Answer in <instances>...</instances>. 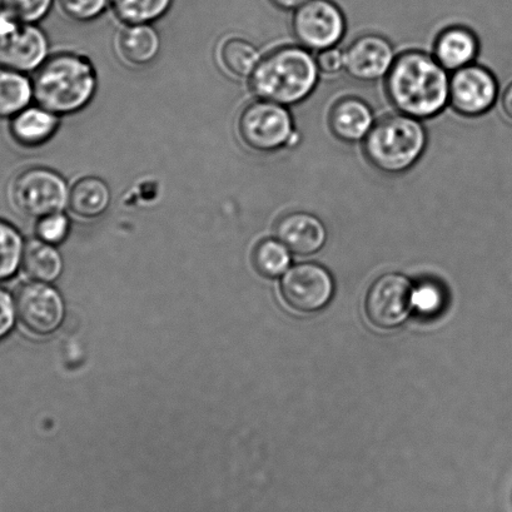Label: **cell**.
<instances>
[{
    "mask_svg": "<svg viewBox=\"0 0 512 512\" xmlns=\"http://www.w3.org/2000/svg\"><path fill=\"white\" fill-rule=\"evenodd\" d=\"M54 0H2V8L24 23L37 24L51 12Z\"/></svg>",
    "mask_w": 512,
    "mask_h": 512,
    "instance_id": "83f0119b",
    "label": "cell"
},
{
    "mask_svg": "<svg viewBox=\"0 0 512 512\" xmlns=\"http://www.w3.org/2000/svg\"><path fill=\"white\" fill-rule=\"evenodd\" d=\"M386 93L397 112L426 121L449 106V72L431 54L405 52L387 74Z\"/></svg>",
    "mask_w": 512,
    "mask_h": 512,
    "instance_id": "6da1fadb",
    "label": "cell"
},
{
    "mask_svg": "<svg viewBox=\"0 0 512 512\" xmlns=\"http://www.w3.org/2000/svg\"><path fill=\"white\" fill-rule=\"evenodd\" d=\"M32 82L38 106L61 117L81 112L91 104L98 89V74L91 59L62 52L49 57Z\"/></svg>",
    "mask_w": 512,
    "mask_h": 512,
    "instance_id": "7a4b0ae2",
    "label": "cell"
},
{
    "mask_svg": "<svg viewBox=\"0 0 512 512\" xmlns=\"http://www.w3.org/2000/svg\"><path fill=\"white\" fill-rule=\"evenodd\" d=\"M501 108L505 117L512 122V82L504 89L501 94Z\"/></svg>",
    "mask_w": 512,
    "mask_h": 512,
    "instance_id": "1f68e13d",
    "label": "cell"
},
{
    "mask_svg": "<svg viewBox=\"0 0 512 512\" xmlns=\"http://www.w3.org/2000/svg\"><path fill=\"white\" fill-rule=\"evenodd\" d=\"M277 240L296 255L311 256L327 242L325 223L312 213L298 211L281 218L276 227Z\"/></svg>",
    "mask_w": 512,
    "mask_h": 512,
    "instance_id": "5bb4252c",
    "label": "cell"
},
{
    "mask_svg": "<svg viewBox=\"0 0 512 512\" xmlns=\"http://www.w3.org/2000/svg\"><path fill=\"white\" fill-rule=\"evenodd\" d=\"M24 248L23 238L17 228L0 220V281L16 275L23 261Z\"/></svg>",
    "mask_w": 512,
    "mask_h": 512,
    "instance_id": "cb8c5ba5",
    "label": "cell"
},
{
    "mask_svg": "<svg viewBox=\"0 0 512 512\" xmlns=\"http://www.w3.org/2000/svg\"><path fill=\"white\" fill-rule=\"evenodd\" d=\"M16 311L11 295L4 290H0V340L11 332L14 326Z\"/></svg>",
    "mask_w": 512,
    "mask_h": 512,
    "instance_id": "4dcf8cb0",
    "label": "cell"
},
{
    "mask_svg": "<svg viewBox=\"0 0 512 512\" xmlns=\"http://www.w3.org/2000/svg\"><path fill=\"white\" fill-rule=\"evenodd\" d=\"M270 2L276 8L281 9V11L295 12L303 4L307 3L308 0H270Z\"/></svg>",
    "mask_w": 512,
    "mask_h": 512,
    "instance_id": "d6a6232c",
    "label": "cell"
},
{
    "mask_svg": "<svg viewBox=\"0 0 512 512\" xmlns=\"http://www.w3.org/2000/svg\"><path fill=\"white\" fill-rule=\"evenodd\" d=\"M411 283L400 273L377 278L366 295L365 311L372 325L391 330L402 325L412 306Z\"/></svg>",
    "mask_w": 512,
    "mask_h": 512,
    "instance_id": "30bf717a",
    "label": "cell"
},
{
    "mask_svg": "<svg viewBox=\"0 0 512 512\" xmlns=\"http://www.w3.org/2000/svg\"><path fill=\"white\" fill-rule=\"evenodd\" d=\"M237 131L247 148L260 153H273L290 147L297 136L295 121L288 108L263 99H257L242 109Z\"/></svg>",
    "mask_w": 512,
    "mask_h": 512,
    "instance_id": "5b68a950",
    "label": "cell"
},
{
    "mask_svg": "<svg viewBox=\"0 0 512 512\" xmlns=\"http://www.w3.org/2000/svg\"><path fill=\"white\" fill-rule=\"evenodd\" d=\"M69 191L71 188L67 181L58 172L46 167H33L14 178L11 198L19 212L38 220L66 210Z\"/></svg>",
    "mask_w": 512,
    "mask_h": 512,
    "instance_id": "8992f818",
    "label": "cell"
},
{
    "mask_svg": "<svg viewBox=\"0 0 512 512\" xmlns=\"http://www.w3.org/2000/svg\"><path fill=\"white\" fill-rule=\"evenodd\" d=\"M159 49L161 39L152 24H131L117 39L119 57L132 67L148 66L157 58Z\"/></svg>",
    "mask_w": 512,
    "mask_h": 512,
    "instance_id": "ac0fdd59",
    "label": "cell"
},
{
    "mask_svg": "<svg viewBox=\"0 0 512 512\" xmlns=\"http://www.w3.org/2000/svg\"><path fill=\"white\" fill-rule=\"evenodd\" d=\"M62 13L72 21H96L111 7L112 0H57Z\"/></svg>",
    "mask_w": 512,
    "mask_h": 512,
    "instance_id": "484cf974",
    "label": "cell"
},
{
    "mask_svg": "<svg viewBox=\"0 0 512 512\" xmlns=\"http://www.w3.org/2000/svg\"><path fill=\"white\" fill-rule=\"evenodd\" d=\"M282 296L293 310L313 313L325 308L335 292L330 272L316 263L290 268L281 282Z\"/></svg>",
    "mask_w": 512,
    "mask_h": 512,
    "instance_id": "8fae6325",
    "label": "cell"
},
{
    "mask_svg": "<svg viewBox=\"0 0 512 512\" xmlns=\"http://www.w3.org/2000/svg\"><path fill=\"white\" fill-rule=\"evenodd\" d=\"M316 58L303 47H283L262 57L250 77L258 99L292 107L305 102L320 81Z\"/></svg>",
    "mask_w": 512,
    "mask_h": 512,
    "instance_id": "3957f363",
    "label": "cell"
},
{
    "mask_svg": "<svg viewBox=\"0 0 512 512\" xmlns=\"http://www.w3.org/2000/svg\"><path fill=\"white\" fill-rule=\"evenodd\" d=\"M69 231H71V221L64 211L38 218L36 226L38 240L49 243V245L62 243L69 235Z\"/></svg>",
    "mask_w": 512,
    "mask_h": 512,
    "instance_id": "4316f807",
    "label": "cell"
},
{
    "mask_svg": "<svg viewBox=\"0 0 512 512\" xmlns=\"http://www.w3.org/2000/svg\"><path fill=\"white\" fill-rule=\"evenodd\" d=\"M17 311L27 330L37 335H49L61 326L64 303L54 288L43 283H29L18 293Z\"/></svg>",
    "mask_w": 512,
    "mask_h": 512,
    "instance_id": "4fadbf2b",
    "label": "cell"
},
{
    "mask_svg": "<svg viewBox=\"0 0 512 512\" xmlns=\"http://www.w3.org/2000/svg\"><path fill=\"white\" fill-rule=\"evenodd\" d=\"M48 58L46 33L0 8V64L22 73L36 72Z\"/></svg>",
    "mask_w": 512,
    "mask_h": 512,
    "instance_id": "52a82bcc",
    "label": "cell"
},
{
    "mask_svg": "<svg viewBox=\"0 0 512 512\" xmlns=\"http://www.w3.org/2000/svg\"><path fill=\"white\" fill-rule=\"evenodd\" d=\"M59 116L41 106L27 107L12 118L11 134L18 144L27 148L41 147L56 136Z\"/></svg>",
    "mask_w": 512,
    "mask_h": 512,
    "instance_id": "e0dca14e",
    "label": "cell"
},
{
    "mask_svg": "<svg viewBox=\"0 0 512 512\" xmlns=\"http://www.w3.org/2000/svg\"><path fill=\"white\" fill-rule=\"evenodd\" d=\"M33 98V82L26 73L0 67V118L17 116L29 107Z\"/></svg>",
    "mask_w": 512,
    "mask_h": 512,
    "instance_id": "44dd1931",
    "label": "cell"
},
{
    "mask_svg": "<svg viewBox=\"0 0 512 512\" xmlns=\"http://www.w3.org/2000/svg\"><path fill=\"white\" fill-rule=\"evenodd\" d=\"M499 83L489 69L470 64L451 74L450 106L461 116H484L499 99Z\"/></svg>",
    "mask_w": 512,
    "mask_h": 512,
    "instance_id": "9c48e42d",
    "label": "cell"
},
{
    "mask_svg": "<svg viewBox=\"0 0 512 512\" xmlns=\"http://www.w3.org/2000/svg\"><path fill=\"white\" fill-rule=\"evenodd\" d=\"M315 58L318 71L322 76L335 77L345 71V51L337 47L318 52Z\"/></svg>",
    "mask_w": 512,
    "mask_h": 512,
    "instance_id": "f546056e",
    "label": "cell"
},
{
    "mask_svg": "<svg viewBox=\"0 0 512 512\" xmlns=\"http://www.w3.org/2000/svg\"><path fill=\"white\" fill-rule=\"evenodd\" d=\"M173 0H112L111 8L119 21L131 24H152L166 16Z\"/></svg>",
    "mask_w": 512,
    "mask_h": 512,
    "instance_id": "603a6c76",
    "label": "cell"
},
{
    "mask_svg": "<svg viewBox=\"0 0 512 512\" xmlns=\"http://www.w3.org/2000/svg\"><path fill=\"white\" fill-rule=\"evenodd\" d=\"M111 201V190L107 183L102 178L88 176L71 187L68 207L74 215L84 220H94L108 211Z\"/></svg>",
    "mask_w": 512,
    "mask_h": 512,
    "instance_id": "d6986e66",
    "label": "cell"
},
{
    "mask_svg": "<svg viewBox=\"0 0 512 512\" xmlns=\"http://www.w3.org/2000/svg\"><path fill=\"white\" fill-rule=\"evenodd\" d=\"M427 147V132L420 119L392 114L376 122L364 141L369 162L385 175H402L420 161Z\"/></svg>",
    "mask_w": 512,
    "mask_h": 512,
    "instance_id": "277c9868",
    "label": "cell"
},
{
    "mask_svg": "<svg viewBox=\"0 0 512 512\" xmlns=\"http://www.w3.org/2000/svg\"><path fill=\"white\" fill-rule=\"evenodd\" d=\"M24 270L33 280L52 282L61 275L63 261L54 246L41 240H34L24 248Z\"/></svg>",
    "mask_w": 512,
    "mask_h": 512,
    "instance_id": "7402d4cb",
    "label": "cell"
},
{
    "mask_svg": "<svg viewBox=\"0 0 512 512\" xmlns=\"http://www.w3.org/2000/svg\"><path fill=\"white\" fill-rule=\"evenodd\" d=\"M396 61L392 44L379 34H365L345 51V72L355 81L375 83L385 79Z\"/></svg>",
    "mask_w": 512,
    "mask_h": 512,
    "instance_id": "7c38bea8",
    "label": "cell"
},
{
    "mask_svg": "<svg viewBox=\"0 0 512 512\" xmlns=\"http://www.w3.org/2000/svg\"><path fill=\"white\" fill-rule=\"evenodd\" d=\"M375 123L374 111L360 98L341 99L333 106L330 114L332 133L345 143L364 142Z\"/></svg>",
    "mask_w": 512,
    "mask_h": 512,
    "instance_id": "9a60e30c",
    "label": "cell"
},
{
    "mask_svg": "<svg viewBox=\"0 0 512 512\" xmlns=\"http://www.w3.org/2000/svg\"><path fill=\"white\" fill-rule=\"evenodd\" d=\"M442 302H444V298H442L440 288L431 285V283H426V285L417 288L414 295H412V306H415L424 315L439 312Z\"/></svg>",
    "mask_w": 512,
    "mask_h": 512,
    "instance_id": "f1b7e54d",
    "label": "cell"
},
{
    "mask_svg": "<svg viewBox=\"0 0 512 512\" xmlns=\"http://www.w3.org/2000/svg\"><path fill=\"white\" fill-rule=\"evenodd\" d=\"M255 44L240 37L226 38L218 47V62L230 76L245 79L252 76L261 62Z\"/></svg>",
    "mask_w": 512,
    "mask_h": 512,
    "instance_id": "ffe728a7",
    "label": "cell"
},
{
    "mask_svg": "<svg viewBox=\"0 0 512 512\" xmlns=\"http://www.w3.org/2000/svg\"><path fill=\"white\" fill-rule=\"evenodd\" d=\"M479 51L480 43L476 34L469 28L455 26L439 34L435 42L434 57L447 72L454 73L474 64Z\"/></svg>",
    "mask_w": 512,
    "mask_h": 512,
    "instance_id": "2e32d148",
    "label": "cell"
},
{
    "mask_svg": "<svg viewBox=\"0 0 512 512\" xmlns=\"http://www.w3.org/2000/svg\"><path fill=\"white\" fill-rule=\"evenodd\" d=\"M291 251L280 240H265L255 251V265L261 275L276 278L290 270Z\"/></svg>",
    "mask_w": 512,
    "mask_h": 512,
    "instance_id": "d4e9b609",
    "label": "cell"
},
{
    "mask_svg": "<svg viewBox=\"0 0 512 512\" xmlns=\"http://www.w3.org/2000/svg\"><path fill=\"white\" fill-rule=\"evenodd\" d=\"M346 28L345 14L333 0H308L293 12V36L310 52L337 47L345 37Z\"/></svg>",
    "mask_w": 512,
    "mask_h": 512,
    "instance_id": "ba28073f",
    "label": "cell"
}]
</instances>
